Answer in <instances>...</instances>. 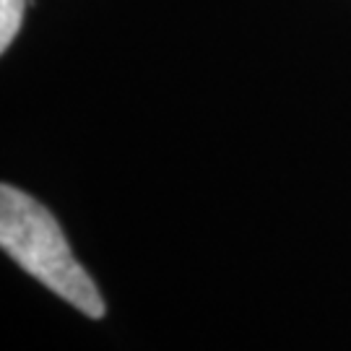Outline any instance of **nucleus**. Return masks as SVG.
<instances>
[{
	"label": "nucleus",
	"mask_w": 351,
	"mask_h": 351,
	"mask_svg": "<svg viewBox=\"0 0 351 351\" xmlns=\"http://www.w3.org/2000/svg\"><path fill=\"white\" fill-rule=\"evenodd\" d=\"M0 247L78 313L94 320L104 317L107 307L99 289L75 261L58 219L37 198L8 182L0 185Z\"/></svg>",
	"instance_id": "nucleus-1"
},
{
	"label": "nucleus",
	"mask_w": 351,
	"mask_h": 351,
	"mask_svg": "<svg viewBox=\"0 0 351 351\" xmlns=\"http://www.w3.org/2000/svg\"><path fill=\"white\" fill-rule=\"evenodd\" d=\"M26 5L29 0H0V52L8 50L19 34Z\"/></svg>",
	"instance_id": "nucleus-2"
}]
</instances>
